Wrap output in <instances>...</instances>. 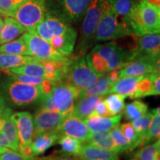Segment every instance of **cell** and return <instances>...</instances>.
<instances>
[{
	"instance_id": "33",
	"label": "cell",
	"mask_w": 160,
	"mask_h": 160,
	"mask_svg": "<svg viewBox=\"0 0 160 160\" xmlns=\"http://www.w3.org/2000/svg\"><path fill=\"white\" fill-rule=\"evenodd\" d=\"M148 110V105L140 100H135L128 104L124 108V114L127 120L133 121L142 117Z\"/></svg>"
},
{
	"instance_id": "16",
	"label": "cell",
	"mask_w": 160,
	"mask_h": 160,
	"mask_svg": "<svg viewBox=\"0 0 160 160\" xmlns=\"http://www.w3.org/2000/svg\"><path fill=\"white\" fill-rule=\"evenodd\" d=\"M77 39V31L71 26L62 34L51 38L48 42L60 54L65 57H71L74 51Z\"/></svg>"
},
{
	"instance_id": "4",
	"label": "cell",
	"mask_w": 160,
	"mask_h": 160,
	"mask_svg": "<svg viewBox=\"0 0 160 160\" xmlns=\"http://www.w3.org/2000/svg\"><path fill=\"white\" fill-rule=\"evenodd\" d=\"M98 79L86 62L85 56L70 57L63 82L84 91L93 87Z\"/></svg>"
},
{
	"instance_id": "55",
	"label": "cell",
	"mask_w": 160,
	"mask_h": 160,
	"mask_svg": "<svg viewBox=\"0 0 160 160\" xmlns=\"http://www.w3.org/2000/svg\"><path fill=\"white\" fill-rule=\"evenodd\" d=\"M129 160H138V159H134V158H133V159H129Z\"/></svg>"
},
{
	"instance_id": "24",
	"label": "cell",
	"mask_w": 160,
	"mask_h": 160,
	"mask_svg": "<svg viewBox=\"0 0 160 160\" xmlns=\"http://www.w3.org/2000/svg\"><path fill=\"white\" fill-rule=\"evenodd\" d=\"M37 61H39V60L36 59L35 57H31V56L0 53V70L4 71L6 70L15 68L20 67V66H22L25 64Z\"/></svg>"
},
{
	"instance_id": "32",
	"label": "cell",
	"mask_w": 160,
	"mask_h": 160,
	"mask_svg": "<svg viewBox=\"0 0 160 160\" xmlns=\"http://www.w3.org/2000/svg\"><path fill=\"white\" fill-rule=\"evenodd\" d=\"M107 1L111 5L115 13L122 18L124 21L128 23V18L132 9L139 0H107Z\"/></svg>"
},
{
	"instance_id": "39",
	"label": "cell",
	"mask_w": 160,
	"mask_h": 160,
	"mask_svg": "<svg viewBox=\"0 0 160 160\" xmlns=\"http://www.w3.org/2000/svg\"><path fill=\"white\" fill-rule=\"evenodd\" d=\"M110 135L116 145L121 149V151L124 152L126 151H130V145L129 143L124 137V135L122 133L121 129H120V125L118 124L113 127L111 131H109Z\"/></svg>"
},
{
	"instance_id": "22",
	"label": "cell",
	"mask_w": 160,
	"mask_h": 160,
	"mask_svg": "<svg viewBox=\"0 0 160 160\" xmlns=\"http://www.w3.org/2000/svg\"><path fill=\"white\" fill-rule=\"evenodd\" d=\"M142 76L140 77H126L119 79L111 87L110 93H119L125 97L134 99L137 84Z\"/></svg>"
},
{
	"instance_id": "35",
	"label": "cell",
	"mask_w": 160,
	"mask_h": 160,
	"mask_svg": "<svg viewBox=\"0 0 160 160\" xmlns=\"http://www.w3.org/2000/svg\"><path fill=\"white\" fill-rule=\"evenodd\" d=\"M156 74L159 73H151L142 76L137 84L134 99L151 96L153 89V79Z\"/></svg>"
},
{
	"instance_id": "30",
	"label": "cell",
	"mask_w": 160,
	"mask_h": 160,
	"mask_svg": "<svg viewBox=\"0 0 160 160\" xmlns=\"http://www.w3.org/2000/svg\"><path fill=\"white\" fill-rule=\"evenodd\" d=\"M133 158L138 160H159L160 141L156 140L153 144L144 145L142 148L133 153Z\"/></svg>"
},
{
	"instance_id": "5",
	"label": "cell",
	"mask_w": 160,
	"mask_h": 160,
	"mask_svg": "<svg viewBox=\"0 0 160 160\" xmlns=\"http://www.w3.org/2000/svg\"><path fill=\"white\" fill-rule=\"evenodd\" d=\"M92 0H45L46 11L68 24L82 19Z\"/></svg>"
},
{
	"instance_id": "49",
	"label": "cell",
	"mask_w": 160,
	"mask_h": 160,
	"mask_svg": "<svg viewBox=\"0 0 160 160\" xmlns=\"http://www.w3.org/2000/svg\"><path fill=\"white\" fill-rule=\"evenodd\" d=\"M0 146L5 148L13 150L9 140L8 139V138L6 137L5 133H4L1 130H0Z\"/></svg>"
},
{
	"instance_id": "51",
	"label": "cell",
	"mask_w": 160,
	"mask_h": 160,
	"mask_svg": "<svg viewBox=\"0 0 160 160\" xmlns=\"http://www.w3.org/2000/svg\"><path fill=\"white\" fill-rule=\"evenodd\" d=\"M6 102L4 97L0 93V112H2L6 108Z\"/></svg>"
},
{
	"instance_id": "19",
	"label": "cell",
	"mask_w": 160,
	"mask_h": 160,
	"mask_svg": "<svg viewBox=\"0 0 160 160\" xmlns=\"http://www.w3.org/2000/svg\"><path fill=\"white\" fill-rule=\"evenodd\" d=\"M103 98L99 96H91L80 98L75 103L71 116L82 120L86 119L93 111L98 102Z\"/></svg>"
},
{
	"instance_id": "52",
	"label": "cell",
	"mask_w": 160,
	"mask_h": 160,
	"mask_svg": "<svg viewBox=\"0 0 160 160\" xmlns=\"http://www.w3.org/2000/svg\"><path fill=\"white\" fill-rule=\"evenodd\" d=\"M3 23H4V20L0 17V34H1L2 30V27H3Z\"/></svg>"
},
{
	"instance_id": "8",
	"label": "cell",
	"mask_w": 160,
	"mask_h": 160,
	"mask_svg": "<svg viewBox=\"0 0 160 160\" xmlns=\"http://www.w3.org/2000/svg\"><path fill=\"white\" fill-rule=\"evenodd\" d=\"M5 89L11 101L18 106L39 102L42 97L40 85H28L11 78L5 85Z\"/></svg>"
},
{
	"instance_id": "44",
	"label": "cell",
	"mask_w": 160,
	"mask_h": 160,
	"mask_svg": "<svg viewBox=\"0 0 160 160\" xmlns=\"http://www.w3.org/2000/svg\"><path fill=\"white\" fill-rule=\"evenodd\" d=\"M39 103L41 104L42 108L52 111H58L57 108H56L54 103H53V97H52L51 94L42 96Z\"/></svg>"
},
{
	"instance_id": "28",
	"label": "cell",
	"mask_w": 160,
	"mask_h": 160,
	"mask_svg": "<svg viewBox=\"0 0 160 160\" xmlns=\"http://www.w3.org/2000/svg\"><path fill=\"white\" fill-rule=\"evenodd\" d=\"M111 88V86L108 82L107 74H105L99 77L95 85L91 88L80 91L79 99L85 97H91V96H99V97H105V96L110 94Z\"/></svg>"
},
{
	"instance_id": "40",
	"label": "cell",
	"mask_w": 160,
	"mask_h": 160,
	"mask_svg": "<svg viewBox=\"0 0 160 160\" xmlns=\"http://www.w3.org/2000/svg\"><path fill=\"white\" fill-rule=\"evenodd\" d=\"M28 0H0V13L8 17L11 12Z\"/></svg>"
},
{
	"instance_id": "38",
	"label": "cell",
	"mask_w": 160,
	"mask_h": 160,
	"mask_svg": "<svg viewBox=\"0 0 160 160\" xmlns=\"http://www.w3.org/2000/svg\"><path fill=\"white\" fill-rule=\"evenodd\" d=\"M152 119H153V112L150 111L147 112L145 114H144L142 117L139 118V119L131 121V122L133 127L134 128L137 134L142 140V145L146 133H147L149 126L151 125Z\"/></svg>"
},
{
	"instance_id": "6",
	"label": "cell",
	"mask_w": 160,
	"mask_h": 160,
	"mask_svg": "<svg viewBox=\"0 0 160 160\" xmlns=\"http://www.w3.org/2000/svg\"><path fill=\"white\" fill-rule=\"evenodd\" d=\"M45 0H28L8 15L25 28L26 31L33 32L45 18Z\"/></svg>"
},
{
	"instance_id": "13",
	"label": "cell",
	"mask_w": 160,
	"mask_h": 160,
	"mask_svg": "<svg viewBox=\"0 0 160 160\" xmlns=\"http://www.w3.org/2000/svg\"><path fill=\"white\" fill-rule=\"evenodd\" d=\"M65 118L59 111H48L41 108L36 112L33 118L34 125L33 137L45 133H59L60 126Z\"/></svg>"
},
{
	"instance_id": "41",
	"label": "cell",
	"mask_w": 160,
	"mask_h": 160,
	"mask_svg": "<svg viewBox=\"0 0 160 160\" xmlns=\"http://www.w3.org/2000/svg\"><path fill=\"white\" fill-rule=\"evenodd\" d=\"M0 160H39V158L27 157L22 154L19 151L7 149L0 156Z\"/></svg>"
},
{
	"instance_id": "54",
	"label": "cell",
	"mask_w": 160,
	"mask_h": 160,
	"mask_svg": "<svg viewBox=\"0 0 160 160\" xmlns=\"http://www.w3.org/2000/svg\"><path fill=\"white\" fill-rule=\"evenodd\" d=\"M100 160H119V158H114V159H104Z\"/></svg>"
},
{
	"instance_id": "29",
	"label": "cell",
	"mask_w": 160,
	"mask_h": 160,
	"mask_svg": "<svg viewBox=\"0 0 160 160\" xmlns=\"http://www.w3.org/2000/svg\"><path fill=\"white\" fill-rule=\"evenodd\" d=\"M85 60L90 68L99 78L111 71L107 63L92 49L86 55Z\"/></svg>"
},
{
	"instance_id": "1",
	"label": "cell",
	"mask_w": 160,
	"mask_h": 160,
	"mask_svg": "<svg viewBox=\"0 0 160 160\" xmlns=\"http://www.w3.org/2000/svg\"><path fill=\"white\" fill-rule=\"evenodd\" d=\"M128 23L135 37L147 33H159L160 8L147 0H139L132 9Z\"/></svg>"
},
{
	"instance_id": "27",
	"label": "cell",
	"mask_w": 160,
	"mask_h": 160,
	"mask_svg": "<svg viewBox=\"0 0 160 160\" xmlns=\"http://www.w3.org/2000/svg\"><path fill=\"white\" fill-rule=\"evenodd\" d=\"M4 72L8 74H20L27 75L31 77H45V71L44 66L41 62L37 61L25 64L20 67L15 68L4 71Z\"/></svg>"
},
{
	"instance_id": "42",
	"label": "cell",
	"mask_w": 160,
	"mask_h": 160,
	"mask_svg": "<svg viewBox=\"0 0 160 160\" xmlns=\"http://www.w3.org/2000/svg\"><path fill=\"white\" fill-rule=\"evenodd\" d=\"M94 116H98V117H113V115H112L111 111H110L108 108L107 105H106L105 100H104V98L98 102L94 110L92 112L89 117H94Z\"/></svg>"
},
{
	"instance_id": "53",
	"label": "cell",
	"mask_w": 160,
	"mask_h": 160,
	"mask_svg": "<svg viewBox=\"0 0 160 160\" xmlns=\"http://www.w3.org/2000/svg\"><path fill=\"white\" fill-rule=\"evenodd\" d=\"M8 148H3V147H2V146H0V156H1L2 153H3Z\"/></svg>"
},
{
	"instance_id": "26",
	"label": "cell",
	"mask_w": 160,
	"mask_h": 160,
	"mask_svg": "<svg viewBox=\"0 0 160 160\" xmlns=\"http://www.w3.org/2000/svg\"><path fill=\"white\" fill-rule=\"evenodd\" d=\"M12 113L13 112H12V110H11L5 116L3 124L2 125L1 131L5 133L6 137L9 140L13 151H19V140L18 137L17 125H16L14 120L12 118Z\"/></svg>"
},
{
	"instance_id": "20",
	"label": "cell",
	"mask_w": 160,
	"mask_h": 160,
	"mask_svg": "<svg viewBox=\"0 0 160 160\" xmlns=\"http://www.w3.org/2000/svg\"><path fill=\"white\" fill-rule=\"evenodd\" d=\"M60 133L57 132L45 133L37 135L33 138L31 148L33 157L43 154L57 142Z\"/></svg>"
},
{
	"instance_id": "14",
	"label": "cell",
	"mask_w": 160,
	"mask_h": 160,
	"mask_svg": "<svg viewBox=\"0 0 160 160\" xmlns=\"http://www.w3.org/2000/svg\"><path fill=\"white\" fill-rule=\"evenodd\" d=\"M134 37L136 45L131 49L133 61L144 56H159V33H147Z\"/></svg>"
},
{
	"instance_id": "47",
	"label": "cell",
	"mask_w": 160,
	"mask_h": 160,
	"mask_svg": "<svg viewBox=\"0 0 160 160\" xmlns=\"http://www.w3.org/2000/svg\"><path fill=\"white\" fill-rule=\"evenodd\" d=\"M39 160H80L77 157H69V156H51V157L39 158Z\"/></svg>"
},
{
	"instance_id": "7",
	"label": "cell",
	"mask_w": 160,
	"mask_h": 160,
	"mask_svg": "<svg viewBox=\"0 0 160 160\" xmlns=\"http://www.w3.org/2000/svg\"><path fill=\"white\" fill-rule=\"evenodd\" d=\"M92 50L107 63L111 71L122 68L133 62L131 50L123 48L114 42L97 44Z\"/></svg>"
},
{
	"instance_id": "9",
	"label": "cell",
	"mask_w": 160,
	"mask_h": 160,
	"mask_svg": "<svg viewBox=\"0 0 160 160\" xmlns=\"http://www.w3.org/2000/svg\"><path fill=\"white\" fill-rule=\"evenodd\" d=\"M80 90L65 82H55L51 95L56 108L65 117L71 116L75 103L79 99Z\"/></svg>"
},
{
	"instance_id": "23",
	"label": "cell",
	"mask_w": 160,
	"mask_h": 160,
	"mask_svg": "<svg viewBox=\"0 0 160 160\" xmlns=\"http://www.w3.org/2000/svg\"><path fill=\"white\" fill-rule=\"evenodd\" d=\"M85 143L91 144L117 153H122L121 149L112 139L109 132H91L88 139Z\"/></svg>"
},
{
	"instance_id": "11",
	"label": "cell",
	"mask_w": 160,
	"mask_h": 160,
	"mask_svg": "<svg viewBox=\"0 0 160 160\" xmlns=\"http://www.w3.org/2000/svg\"><path fill=\"white\" fill-rule=\"evenodd\" d=\"M12 118L17 125L19 140V152L27 157H33L31 148L34 133L33 117L29 112L20 111L12 113Z\"/></svg>"
},
{
	"instance_id": "46",
	"label": "cell",
	"mask_w": 160,
	"mask_h": 160,
	"mask_svg": "<svg viewBox=\"0 0 160 160\" xmlns=\"http://www.w3.org/2000/svg\"><path fill=\"white\" fill-rule=\"evenodd\" d=\"M107 77L110 85L112 87L119 81V70H113V71H110L108 73H107Z\"/></svg>"
},
{
	"instance_id": "2",
	"label": "cell",
	"mask_w": 160,
	"mask_h": 160,
	"mask_svg": "<svg viewBox=\"0 0 160 160\" xmlns=\"http://www.w3.org/2000/svg\"><path fill=\"white\" fill-rule=\"evenodd\" d=\"M133 35L128 25L113 11L107 0H102V16L95 35V43Z\"/></svg>"
},
{
	"instance_id": "34",
	"label": "cell",
	"mask_w": 160,
	"mask_h": 160,
	"mask_svg": "<svg viewBox=\"0 0 160 160\" xmlns=\"http://www.w3.org/2000/svg\"><path fill=\"white\" fill-rule=\"evenodd\" d=\"M153 119L150 125L147 133H146L143 145L151 144L152 142L159 139L160 135V113L159 108L153 109Z\"/></svg>"
},
{
	"instance_id": "43",
	"label": "cell",
	"mask_w": 160,
	"mask_h": 160,
	"mask_svg": "<svg viewBox=\"0 0 160 160\" xmlns=\"http://www.w3.org/2000/svg\"><path fill=\"white\" fill-rule=\"evenodd\" d=\"M11 76V79L21 82L22 83L28 84L32 85H40L42 82L44 78L38 77H31L27 75H20V74H9Z\"/></svg>"
},
{
	"instance_id": "45",
	"label": "cell",
	"mask_w": 160,
	"mask_h": 160,
	"mask_svg": "<svg viewBox=\"0 0 160 160\" xmlns=\"http://www.w3.org/2000/svg\"><path fill=\"white\" fill-rule=\"evenodd\" d=\"M54 84H55V82L44 78L42 82L41 85H40V87H41V90H42V96L51 94L52 91H53V86H54Z\"/></svg>"
},
{
	"instance_id": "37",
	"label": "cell",
	"mask_w": 160,
	"mask_h": 160,
	"mask_svg": "<svg viewBox=\"0 0 160 160\" xmlns=\"http://www.w3.org/2000/svg\"><path fill=\"white\" fill-rule=\"evenodd\" d=\"M125 97L119 93H111L104 99L113 116L120 114L125 108Z\"/></svg>"
},
{
	"instance_id": "31",
	"label": "cell",
	"mask_w": 160,
	"mask_h": 160,
	"mask_svg": "<svg viewBox=\"0 0 160 160\" xmlns=\"http://www.w3.org/2000/svg\"><path fill=\"white\" fill-rule=\"evenodd\" d=\"M0 53H9V54L31 56L27 45L22 37L18 38L9 42L0 45Z\"/></svg>"
},
{
	"instance_id": "3",
	"label": "cell",
	"mask_w": 160,
	"mask_h": 160,
	"mask_svg": "<svg viewBox=\"0 0 160 160\" xmlns=\"http://www.w3.org/2000/svg\"><path fill=\"white\" fill-rule=\"evenodd\" d=\"M102 0H92L83 17L75 56H85L95 44L96 31L102 16Z\"/></svg>"
},
{
	"instance_id": "10",
	"label": "cell",
	"mask_w": 160,
	"mask_h": 160,
	"mask_svg": "<svg viewBox=\"0 0 160 160\" xmlns=\"http://www.w3.org/2000/svg\"><path fill=\"white\" fill-rule=\"evenodd\" d=\"M22 37L27 45L30 55L40 62L45 60L63 61L68 58L60 54L50 45L48 42L36 34L34 32L26 31Z\"/></svg>"
},
{
	"instance_id": "17",
	"label": "cell",
	"mask_w": 160,
	"mask_h": 160,
	"mask_svg": "<svg viewBox=\"0 0 160 160\" xmlns=\"http://www.w3.org/2000/svg\"><path fill=\"white\" fill-rule=\"evenodd\" d=\"M122 114L113 116L111 117H102L94 116L83 120L88 128L91 132H109L111 130L119 124Z\"/></svg>"
},
{
	"instance_id": "25",
	"label": "cell",
	"mask_w": 160,
	"mask_h": 160,
	"mask_svg": "<svg viewBox=\"0 0 160 160\" xmlns=\"http://www.w3.org/2000/svg\"><path fill=\"white\" fill-rule=\"evenodd\" d=\"M57 142L61 147V150L59 151L60 156L79 157L82 145V142L79 139L67 135L60 134Z\"/></svg>"
},
{
	"instance_id": "12",
	"label": "cell",
	"mask_w": 160,
	"mask_h": 160,
	"mask_svg": "<svg viewBox=\"0 0 160 160\" xmlns=\"http://www.w3.org/2000/svg\"><path fill=\"white\" fill-rule=\"evenodd\" d=\"M151 73L159 74V56H144L119 70V79Z\"/></svg>"
},
{
	"instance_id": "15",
	"label": "cell",
	"mask_w": 160,
	"mask_h": 160,
	"mask_svg": "<svg viewBox=\"0 0 160 160\" xmlns=\"http://www.w3.org/2000/svg\"><path fill=\"white\" fill-rule=\"evenodd\" d=\"M60 134H64L79 139L82 142H86L91 131L88 128L83 120L72 117H65L60 126Z\"/></svg>"
},
{
	"instance_id": "21",
	"label": "cell",
	"mask_w": 160,
	"mask_h": 160,
	"mask_svg": "<svg viewBox=\"0 0 160 160\" xmlns=\"http://www.w3.org/2000/svg\"><path fill=\"white\" fill-rule=\"evenodd\" d=\"M25 32H26L25 28L19 22L12 17H5L0 34V45L17 39Z\"/></svg>"
},
{
	"instance_id": "48",
	"label": "cell",
	"mask_w": 160,
	"mask_h": 160,
	"mask_svg": "<svg viewBox=\"0 0 160 160\" xmlns=\"http://www.w3.org/2000/svg\"><path fill=\"white\" fill-rule=\"evenodd\" d=\"M160 93V77L159 74H156L153 79V89L151 96H159Z\"/></svg>"
},
{
	"instance_id": "18",
	"label": "cell",
	"mask_w": 160,
	"mask_h": 160,
	"mask_svg": "<svg viewBox=\"0 0 160 160\" xmlns=\"http://www.w3.org/2000/svg\"><path fill=\"white\" fill-rule=\"evenodd\" d=\"M118 154L119 153L108 151L98 146L85 143L82 145L78 158L80 160H100L118 158Z\"/></svg>"
},
{
	"instance_id": "50",
	"label": "cell",
	"mask_w": 160,
	"mask_h": 160,
	"mask_svg": "<svg viewBox=\"0 0 160 160\" xmlns=\"http://www.w3.org/2000/svg\"><path fill=\"white\" fill-rule=\"evenodd\" d=\"M11 110V109L8 108H6L2 112H0V130H1L2 125V124H3V122H4V119H5V116L7 115V113H8Z\"/></svg>"
},
{
	"instance_id": "36",
	"label": "cell",
	"mask_w": 160,
	"mask_h": 160,
	"mask_svg": "<svg viewBox=\"0 0 160 160\" xmlns=\"http://www.w3.org/2000/svg\"><path fill=\"white\" fill-rule=\"evenodd\" d=\"M120 129L128 142L129 143L130 151H133L139 146L142 145V140L137 134L131 122H126L120 125Z\"/></svg>"
}]
</instances>
